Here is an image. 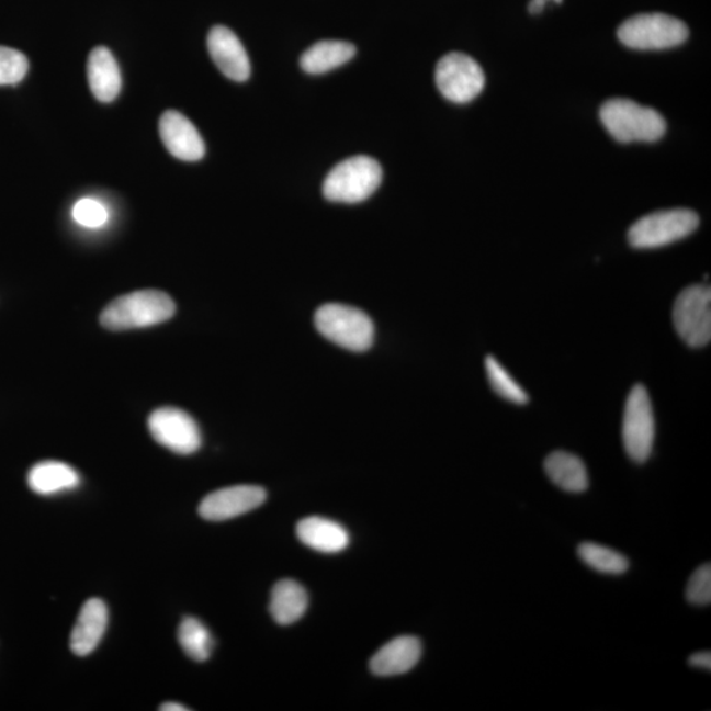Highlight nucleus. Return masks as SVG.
I'll list each match as a JSON object with an SVG mask.
<instances>
[{"label": "nucleus", "mask_w": 711, "mask_h": 711, "mask_svg": "<svg viewBox=\"0 0 711 711\" xmlns=\"http://www.w3.org/2000/svg\"><path fill=\"white\" fill-rule=\"evenodd\" d=\"M674 325L680 338L691 348L709 345L711 339V290L691 285L678 294L674 306Z\"/></svg>", "instance_id": "nucleus-8"}, {"label": "nucleus", "mask_w": 711, "mask_h": 711, "mask_svg": "<svg viewBox=\"0 0 711 711\" xmlns=\"http://www.w3.org/2000/svg\"><path fill=\"white\" fill-rule=\"evenodd\" d=\"M315 326L326 339L348 351L364 352L373 345L372 319L352 306L327 303L316 312Z\"/></svg>", "instance_id": "nucleus-4"}, {"label": "nucleus", "mask_w": 711, "mask_h": 711, "mask_svg": "<svg viewBox=\"0 0 711 711\" xmlns=\"http://www.w3.org/2000/svg\"><path fill=\"white\" fill-rule=\"evenodd\" d=\"M578 556L590 568L606 575H622L629 569V560L608 546L596 543H583L578 546Z\"/></svg>", "instance_id": "nucleus-23"}, {"label": "nucleus", "mask_w": 711, "mask_h": 711, "mask_svg": "<svg viewBox=\"0 0 711 711\" xmlns=\"http://www.w3.org/2000/svg\"><path fill=\"white\" fill-rule=\"evenodd\" d=\"M622 438L632 461L642 464L648 460L655 440V417L650 394L643 385L632 387L625 400Z\"/></svg>", "instance_id": "nucleus-7"}, {"label": "nucleus", "mask_w": 711, "mask_h": 711, "mask_svg": "<svg viewBox=\"0 0 711 711\" xmlns=\"http://www.w3.org/2000/svg\"><path fill=\"white\" fill-rule=\"evenodd\" d=\"M148 428L158 444L178 454L194 453L202 445L200 427L194 418L181 408H157L150 414Z\"/></svg>", "instance_id": "nucleus-10"}, {"label": "nucleus", "mask_w": 711, "mask_h": 711, "mask_svg": "<svg viewBox=\"0 0 711 711\" xmlns=\"http://www.w3.org/2000/svg\"><path fill=\"white\" fill-rule=\"evenodd\" d=\"M207 46L215 65L229 79L244 82L250 76V64L246 49L235 33L227 26L216 25L210 31Z\"/></svg>", "instance_id": "nucleus-13"}, {"label": "nucleus", "mask_w": 711, "mask_h": 711, "mask_svg": "<svg viewBox=\"0 0 711 711\" xmlns=\"http://www.w3.org/2000/svg\"><path fill=\"white\" fill-rule=\"evenodd\" d=\"M178 642H180L184 654L193 658L194 662H206L213 654L214 639L206 625L194 617L183 618L180 628H178Z\"/></svg>", "instance_id": "nucleus-22"}, {"label": "nucleus", "mask_w": 711, "mask_h": 711, "mask_svg": "<svg viewBox=\"0 0 711 711\" xmlns=\"http://www.w3.org/2000/svg\"><path fill=\"white\" fill-rule=\"evenodd\" d=\"M435 81L441 95L453 103H467L484 90L485 75L481 66L464 53H450L440 58Z\"/></svg>", "instance_id": "nucleus-9"}, {"label": "nucleus", "mask_w": 711, "mask_h": 711, "mask_svg": "<svg viewBox=\"0 0 711 711\" xmlns=\"http://www.w3.org/2000/svg\"><path fill=\"white\" fill-rule=\"evenodd\" d=\"M599 117L610 136L623 144L654 143L667 131L665 119L656 110L631 99H609L602 104Z\"/></svg>", "instance_id": "nucleus-2"}, {"label": "nucleus", "mask_w": 711, "mask_h": 711, "mask_svg": "<svg viewBox=\"0 0 711 711\" xmlns=\"http://www.w3.org/2000/svg\"><path fill=\"white\" fill-rule=\"evenodd\" d=\"M29 71V59L22 52L0 46V86L16 84Z\"/></svg>", "instance_id": "nucleus-25"}, {"label": "nucleus", "mask_w": 711, "mask_h": 711, "mask_svg": "<svg viewBox=\"0 0 711 711\" xmlns=\"http://www.w3.org/2000/svg\"><path fill=\"white\" fill-rule=\"evenodd\" d=\"M176 303L167 293L138 290L112 301L103 309L101 323L110 331H125L160 325L173 318Z\"/></svg>", "instance_id": "nucleus-1"}, {"label": "nucleus", "mask_w": 711, "mask_h": 711, "mask_svg": "<svg viewBox=\"0 0 711 711\" xmlns=\"http://www.w3.org/2000/svg\"><path fill=\"white\" fill-rule=\"evenodd\" d=\"M381 181L380 163L368 156H356L329 171L323 183V194L331 202L359 203L368 200Z\"/></svg>", "instance_id": "nucleus-5"}, {"label": "nucleus", "mask_w": 711, "mask_h": 711, "mask_svg": "<svg viewBox=\"0 0 711 711\" xmlns=\"http://www.w3.org/2000/svg\"><path fill=\"white\" fill-rule=\"evenodd\" d=\"M266 500L267 492L261 486L235 485L210 493L203 498L198 511L203 519L222 522V520L244 516L260 507Z\"/></svg>", "instance_id": "nucleus-11"}, {"label": "nucleus", "mask_w": 711, "mask_h": 711, "mask_svg": "<svg viewBox=\"0 0 711 711\" xmlns=\"http://www.w3.org/2000/svg\"><path fill=\"white\" fill-rule=\"evenodd\" d=\"M690 667L700 669H711V655L710 652H698V654L689 657Z\"/></svg>", "instance_id": "nucleus-28"}, {"label": "nucleus", "mask_w": 711, "mask_h": 711, "mask_svg": "<svg viewBox=\"0 0 711 711\" xmlns=\"http://www.w3.org/2000/svg\"><path fill=\"white\" fill-rule=\"evenodd\" d=\"M88 77L92 94L98 101L112 102L121 92V70L115 57L104 46H98L90 53Z\"/></svg>", "instance_id": "nucleus-17"}, {"label": "nucleus", "mask_w": 711, "mask_h": 711, "mask_svg": "<svg viewBox=\"0 0 711 711\" xmlns=\"http://www.w3.org/2000/svg\"><path fill=\"white\" fill-rule=\"evenodd\" d=\"M356 46L338 40H326L308 48L301 58L302 69L309 75H323L351 61Z\"/></svg>", "instance_id": "nucleus-21"}, {"label": "nucleus", "mask_w": 711, "mask_h": 711, "mask_svg": "<svg viewBox=\"0 0 711 711\" xmlns=\"http://www.w3.org/2000/svg\"><path fill=\"white\" fill-rule=\"evenodd\" d=\"M688 37V25L667 13H639L618 29L619 42L636 50L675 48Z\"/></svg>", "instance_id": "nucleus-3"}, {"label": "nucleus", "mask_w": 711, "mask_h": 711, "mask_svg": "<svg viewBox=\"0 0 711 711\" xmlns=\"http://www.w3.org/2000/svg\"><path fill=\"white\" fill-rule=\"evenodd\" d=\"M485 366L487 380H489L493 391L500 398L517 405H526L529 402V394L512 379V375L494 356H487Z\"/></svg>", "instance_id": "nucleus-24"}, {"label": "nucleus", "mask_w": 711, "mask_h": 711, "mask_svg": "<svg viewBox=\"0 0 711 711\" xmlns=\"http://www.w3.org/2000/svg\"><path fill=\"white\" fill-rule=\"evenodd\" d=\"M544 2H545V3H546V2H550V0H544Z\"/></svg>", "instance_id": "nucleus-31"}, {"label": "nucleus", "mask_w": 711, "mask_h": 711, "mask_svg": "<svg viewBox=\"0 0 711 711\" xmlns=\"http://www.w3.org/2000/svg\"><path fill=\"white\" fill-rule=\"evenodd\" d=\"M109 624L108 606L99 598L84 602L70 635V648L77 656H88L101 643Z\"/></svg>", "instance_id": "nucleus-14"}, {"label": "nucleus", "mask_w": 711, "mask_h": 711, "mask_svg": "<svg viewBox=\"0 0 711 711\" xmlns=\"http://www.w3.org/2000/svg\"><path fill=\"white\" fill-rule=\"evenodd\" d=\"M160 135L171 156L182 161H200L206 151L194 124L178 111L169 110L160 119Z\"/></svg>", "instance_id": "nucleus-12"}, {"label": "nucleus", "mask_w": 711, "mask_h": 711, "mask_svg": "<svg viewBox=\"0 0 711 711\" xmlns=\"http://www.w3.org/2000/svg\"><path fill=\"white\" fill-rule=\"evenodd\" d=\"M687 598L690 603L704 606L711 601V566L704 564L691 575L687 586Z\"/></svg>", "instance_id": "nucleus-27"}, {"label": "nucleus", "mask_w": 711, "mask_h": 711, "mask_svg": "<svg viewBox=\"0 0 711 711\" xmlns=\"http://www.w3.org/2000/svg\"><path fill=\"white\" fill-rule=\"evenodd\" d=\"M296 537L309 549L323 553H338L349 544V533L345 527L321 517L302 519L296 524Z\"/></svg>", "instance_id": "nucleus-16"}, {"label": "nucleus", "mask_w": 711, "mask_h": 711, "mask_svg": "<svg viewBox=\"0 0 711 711\" xmlns=\"http://www.w3.org/2000/svg\"><path fill=\"white\" fill-rule=\"evenodd\" d=\"M72 217L86 228H99L108 222L109 213L101 202L91 200V198H83L72 208Z\"/></svg>", "instance_id": "nucleus-26"}, {"label": "nucleus", "mask_w": 711, "mask_h": 711, "mask_svg": "<svg viewBox=\"0 0 711 711\" xmlns=\"http://www.w3.org/2000/svg\"><path fill=\"white\" fill-rule=\"evenodd\" d=\"M698 224L700 217L688 208L656 211L632 224L628 239L637 249L661 248L693 234Z\"/></svg>", "instance_id": "nucleus-6"}, {"label": "nucleus", "mask_w": 711, "mask_h": 711, "mask_svg": "<svg viewBox=\"0 0 711 711\" xmlns=\"http://www.w3.org/2000/svg\"><path fill=\"white\" fill-rule=\"evenodd\" d=\"M421 656V643L415 636H399L386 643L373 657L369 667L375 676H397L411 670Z\"/></svg>", "instance_id": "nucleus-15"}, {"label": "nucleus", "mask_w": 711, "mask_h": 711, "mask_svg": "<svg viewBox=\"0 0 711 711\" xmlns=\"http://www.w3.org/2000/svg\"><path fill=\"white\" fill-rule=\"evenodd\" d=\"M544 470L552 483L565 492L583 493L588 489V470L576 454L564 451L552 452L544 461Z\"/></svg>", "instance_id": "nucleus-20"}, {"label": "nucleus", "mask_w": 711, "mask_h": 711, "mask_svg": "<svg viewBox=\"0 0 711 711\" xmlns=\"http://www.w3.org/2000/svg\"><path fill=\"white\" fill-rule=\"evenodd\" d=\"M29 486L40 496H53L63 492L76 489L81 484V477L75 467L61 461H42L29 473Z\"/></svg>", "instance_id": "nucleus-18"}, {"label": "nucleus", "mask_w": 711, "mask_h": 711, "mask_svg": "<svg viewBox=\"0 0 711 711\" xmlns=\"http://www.w3.org/2000/svg\"><path fill=\"white\" fill-rule=\"evenodd\" d=\"M160 710L162 711H188L189 708L176 702L162 703Z\"/></svg>", "instance_id": "nucleus-30"}, {"label": "nucleus", "mask_w": 711, "mask_h": 711, "mask_svg": "<svg viewBox=\"0 0 711 711\" xmlns=\"http://www.w3.org/2000/svg\"><path fill=\"white\" fill-rule=\"evenodd\" d=\"M545 4L544 0H530L529 11L532 15H538V13L544 10Z\"/></svg>", "instance_id": "nucleus-29"}, {"label": "nucleus", "mask_w": 711, "mask_h": 711, "mask_svg": "<svg viewBox=\"0 0 711 711\" xmlns=\"http://www.w3.org/2000/svg\"><path fill=\"white\" fill-rule=\"evenodd\" d=\"M307 606V591L300 583L286 578L274 585L269 610L276 623L289 625L300 621L305 616Z\"/></svg>", "instance_id": "nucleus-19"}]
</instances>
